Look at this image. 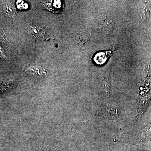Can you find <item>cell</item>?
I'll use <instances>...</instances> for the list:
<instances>
[{
    "mask_svg": "<svg viewBox=\"0 0 151 151\" xmlns=\"http://www.w3.org/2000/svg\"><path fill=\"white\" fill-rule=\"evenodd\" d=\"M29 31L34 37L39 38L40 39L48 40L50 38L49 34L43 30L42 29L37 27L35 26H30Z\"/></svg>",
    "mask_w": 151,
    "mask_h": 151,
    "instance_id": "cell-1",
    "label": "cell"
},
{
    "mask_svg": "<svg viewBox=\"0 0 151 151\" xmlns=\"http://www.w3.org/2000/svg\"><path fill=\"white\" fill-rule=\"evenodd\" d=\"M111 54L110 52H105L97 53L94 57V60L97 64H103Z\"/></svg>",
    "mask_w": 151,
    "mask_h": 151,
    "instance_id": "cell-2",
    "label": "cell"
},
{
    "mask_svg": "<svg viewBox=\"0 0 151 151\" xmlns=\"http://www.w3.org/2000/svg\"><path fill=\"white\" fill-rule=\"evenodd\" d=\"M3 9L5 14L11 17L15 16V11L12 4L10 3H6L3 5Z\"/></svg>",
    "mask_w": 151,
    "mask_h": 151,
    "instance_id": "cell-3",
    "label": "cell"
},
{
    "mask_svg": "<svg viewBox=\"0 0 151 151\" xmlns=\"http://www.w3.org/2000/svg\"><path fill=\"white\" fill-rule=\"evenodd\" d=\"M27 70L29 73L39 74V75H42L46 73V70L45 68L39 66H32L28 68Z\"/></svg>",
    "mask_w": 151,
    "mask_h": 151,
    "instance_id": "cell-4",
    "label": "cell"
},
{
    "mask_svg": "<svg viewBox=\"0 0 151 151\" xmlns=\"http://www.w3.org/2000/svg\"><path fill=\"white\" fill-rule=\"evenodd\" d=\"M114 22L111 20L105 19L103 20L102 23V26L103 30L109 31L112 29L114 27Z\"/></svg>",
    "mask_w": 151,
    "mask_h": 151,
    "instance_id": "cell-5",
    "label": "cell"
},
{
    "mask_svg": "<svg viewBox=\"0 0 151 151\" xmlns=\"http://www.w3.org/2000/svg\"><path fill=\"white\" fill-rule=\"evenodd\" d=\"M103 85L104 90L107 93H109L110 92L111 84H110V81L108 77H106L103 80Z\"/></svg>",
    "mask_w": 151,
    "mask_h": 151,
    "instance_id": "cell-6",
    "label": "cell"
},
{
    "mask_svg": "<svg viewBox=\"0 0 151 151\" xmlns=\"http://www.w3.org/2000/svg\"><path fill=\"white\" fill-rule=\"evenodd\" d=\"M17 6L18 9H26L28 6L27 4L24 1H19L17 2Z\"/></svg>",
    "mask_w": 151,
    "mask_h": 151,
    "instance_id": "cell-7",
    "label": "cell"
}]
</instances>
